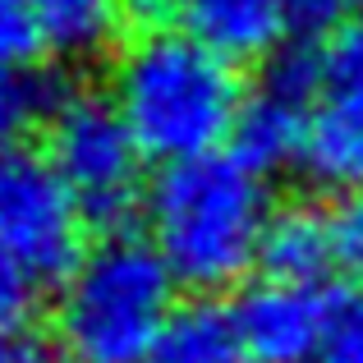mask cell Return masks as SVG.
I'll return each mask as SVG.
<instances>
[{"mask_svg":"<svg viewBox=\"0 0 363 363\" xmlns=\"http://www.w3.org/2000/svg\"><path fill=\"white\" fill-rule=\"evenodd\" d=\"M240 60L207 46L179 23L124 28L116 55V106L143 157L166 166L216 152L244 111Z\"/></svg>","mask_w":363,"mask_h":363,"instance_id":"obj_1","label":"cell"},{"mask_svg":"<svg viewBox=\"0 0 363 363\" xmlns=\"http://www.w3.org/2000/svg\"><path fill=\"white\" fill-rule=\"evenodd\" d=\"M272 221L262 175L235 152H207L166 166L147 189L152 244L179 285L225 290L262 257Z\"/></svg>","mask_w":363,"mask_h":363,"instance_id":"obj_2","label":"cell"},{"mask_svg":"<svg viewBox=\"0 0 363 363\" xmlns=\"http://www.w3.org/2000/svg\"><path fill=\"white\" fill-rule=\"evenodd\" d=\"M175 313V272L157 244L106 235L55 303V336L74 363H143Z\"/></svg>","mask_w":363,"mask_h":363,"instance_id":"obj_3","label":"cell"},{"mask_svg":"<svg viewBox=\"0 0 363 363\" xmlns=\"http://www.w3.org/2000/svg\"><path fill=\"white\" fill-rule=\"evenodd\" d=\"M46 157L74 189L88 225L124 235L143 198V147L116 97L65 92L55 116L46 120Z\"/></svg>","mask_w":363,"mask_h":363,"instance_id":"obj_4","label":"cell"},{"mask_svg":"<svg viewBox=\"0 0 363 363\" xmlns=\"http://www.w3.org/2000/svg\"><path fill=\"white\" fill-rule=\"evenodd\" d=\"M83 225L88 216L46 152H0V253L14 257L37 285H65L88 257Z\"/></svg>","mask_w":363,"mask_h":363,"instance_id":"obj_5","label":"cell"},{"mask_svg":"<svg viewBox=\"0 0 363 363\" xmlns=\"http://www.w3.org/2000/svg\"><path fill=\"white\" fill-rule=\"evenodd\" d=\"M299 161L327 189L363 184V18L322 37V79Z\"/></svg>","mask_w":363,"mask_h":363,"instance_id":"obj_6","label":"cell"},{"mask_svg":"<svg viewBox=\"0 0 363 363\" xmlns=\"http://www.w3.org/2000/svg\"><path fill=\"white\" fill-rule=\"evenodd\" d=\"M336 303L340 299H331L327 285L267 276V281L248 285L230 313L253 363H318Z\"/></svg>","mask_w":363,"mask_h":363,"instance_id":"obj_7","label":"cell"},{"mask_svg":"<svg viewBox=\"0 0 363 363\" xmlns=\"http://www.w3.org/2000/svg\"><path fill=\"white\" fill-rule=\"evenodd\" d=\"M257 262L276 281L322 285L336 267H345V221L318 198H290L267 221Z\"/></svg>","mask_w":363,"mask_h":363,"instance_id":"obj_8","label":"cell"},{"mask_svg":"<svg viewBox=\"0 0 363 363\" xmlns=\"http://www.w3.org/2000/svg\"><path fill=\"white\" fill-rule=\"evenodd\" d=\"M175 18L230 60H267L290 28L285 0H175Z\"/></svg>","mask_w":363,"mask_h":363,"instance_id":"obj_9","label":"cell"},{"mask_svg":"<svg viewBox=\"0 0 363 363\" xmlns=\"http://www.w3.org/2000/svg\"><path fill=\"white\" fill-rule=\"evenodd\" d=\"M308 116H313L308 106L257 88L253 97H244V111H240L235 133H230V152L244 161L248 170H257V175L290 166V161L303 157Z\"/></svg>","mask_w":363,"mask_h":363,"instance_id":"obj_10","label":"cell"},{"mask_svg":"<svg viewBox=\"0 0 363 363\" xmlns=\"http://www.w3.org/2000/svg\"><path fill=\"white\" fill-rule=\"evenodd\" d=\"M143 363H253L244 336L235 327V313L216 299H189L170 313L166 331L147 350Z\"/></svg>","mask_w":363,"mask_h":363,"instance_id":"obj_11","label":"cell"},{"mask_svg":"<svg viewBox=\"0 0 363 363\" xmlns=\"http://www.w3.org/2000/svg\"><path fill=\"white\" fill-rule=\"evenodd\" d=\"M46 42L60 51H92L124 23V0H33Z\"/></svg>","mask_w":363,"mask_h":363,"instance_id":"obj_12","label":"cell"},{"mask_svg":"<svg viewBox=\"0 0 363 363\" xmlns=\"http://www.w3.org/2000/svg\"><path fill=\"white\" fill-rule=\"evenodd\" d=\"M65 101L60 83L51 74L37 69H0V152H9L18 143V133L33 129L55 116V106Z\"/></svg>","mask_w":363,"mask_h":363,"instance_id":"obj_13","label":"cell"},{"mask_svg":"<svg viewBox=\"0 0 363 363\" xmlns=\"http://www.w3.org/2000/svg\"><path fill=\"white\" fill-rule=\"evenodd\" d=\"M46 46V28L33 0H0V69H28Z\"/></svg>","mask_w":363,"mask_h":363,"instance_id":"obj_14","label":"cell"},{"mask_svg":"<svg viewBox=\"0 0 363 363\" xmlns=\"http://www.w3.org/2000/svg\"><path fill=\"white\" fill-rule=\"evenodd\" d=\"M318 363H363V294H350L336 303Z\"/></svg>","mask_w":363,"mask_h":363,"instance_id":"obj_15","label":"cell"},{"mask_svg":"<svg viewBox=\"0 0 363 363\" xmlns=\"http://www.w3.org/2000/svg\"><path fill=\"white\" fill-rule=\"evenodd\" d=\"M33 276L14 262L9 253H0V336L23 331L28 313H33Z\"/></svg>","mask_w":363,"mask_h":363,"instance_id":"obj_16","label":"cell"},{"mask_svg":"<svg viewBox=\"0 0 363 363\" xmlns=\"http://www.w3.org/2000/svg\"><path fill=\"white\" fill-rule=\"evenodd\" d=\"M345 0H285V18L299 33H322V28H336V14Z\"/></svg>","mask_w":363,"mask_h":363,"instance_id":"obj_17","label":"cell"},{"mask_svg":"<svg viewBox=\"0 0 363 363\" xmlns=\"http://www.w3.org/2000/svg\"><path fill=\"white\" fill-rule=\"evenodd\" d=\"M0 363H69V359H60L51 345H42L37 336L14 331V336H0Z\"/></svg>","mask_w":363,"mask_h":363,"instance_id":"obj_18","label":"cell"},{"mask_svg":"<svg viewBox=\"0 0 363 363\" xmlns=\"http://www.w3.org/2000/svg\"><path fill=\"white\" fill-rule=\"evenodd\" d=\"M340 221H345V267L363 272V194L350 207H340Z\"/></svg>","mask_w":363,"mask_h":363,"instance_id":"obj_19","label":"cell"},{"mask_svg":"<svg viewBox=\"0 0 363 363\" xmlns=\"http://www.w3.org/2000/svg\"><path fill=\"white\" fill-rule=\"evenodd\" d=\"M359 5H363V0H359Z\"/></svg>","mask_w":363,"mask_h":363,"instance_id":"obj_20","label":"cell"}]
</instances>
